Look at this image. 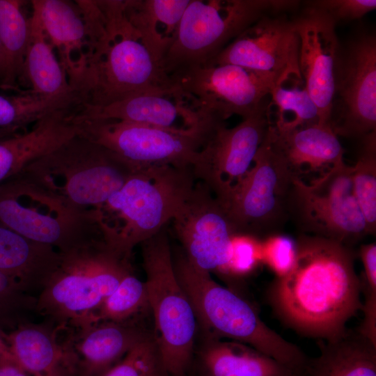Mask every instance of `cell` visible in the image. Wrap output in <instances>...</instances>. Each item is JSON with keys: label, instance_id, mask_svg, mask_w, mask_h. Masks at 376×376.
Returning <instances> with one entry per match:
<instances>
[{"label": "cell", "instance_id": "obj_1", "mask_svg": "<svg viewBox=\"0 0 376 376\" xmlns=\"http://www.w3.org/2000/svg\"><path fill=\"white\" fill-rule=\"evenodd\" d=\"M354 258L352 247L301 233L292 267L268 288L274 313L304 336L330 340L342 336L363 306Z\"/></svg>", "mask_w": 376, "mask_h": 376}, {"label": "cell", "instance_id": "obj_2", "mask_svg": "<svg viewBox=\"0 0 376 376\" xmlns=\"http://www.w3.org/2000/svg\"><path fill=\"white\" fill-rule=\"evenodd\" d=\"M107 38L68 81L82 107L107 105L173 84L161 62L127 19L123 0H102Z\"/></svg>", "mask_w": 376, "mask_h": 376}, {"label": "cell", "instance_id": "obj_3", "mask_svg": "<svg viewBox=\"0 0 376 376\" xmlns=\"http://www.w3.org/2000/svg\"><path fill=\"white\" fill-rule=\"evenodd\" d=\"M196 182L192 168L151 166L135 171L95 208L107 244L130 258L132 250L171 221Z\"/></svg>", "mask_w": 376, "mask_h": 376}, {"label": "cell", "instance_id": "obj_4", "mask_svg": "<svg viewBox=\"0 0 376 376\" xmlns=\"http://www.w3.org/2000/svg\"><path fill=\"white\" fill-rule=\"evenodd\" d=\"M59 253L58 266L36 297V312L57 328L81 329L91 325L94 313L132 272L130 258L113 250L102 233Z\"/></svg>", "mask_w": 376, "mask_h": 376}, {"label": "cell", "instance_id": "obj_5", "mask_svg": "<svg viewBox=\"0 0 376 376\" xmlns=\"http://www.w3.org/2000/svg\"><path fill=\"white\" fill-rule=\"evenodd\" d=\"M173 263L206 338L248 345L292 371L304 363L307 357L302 350L269 327L246 300L196 268L183 251L173 256Z\"/></svg>", "mask_w": 376, "mask_h": 376}, {"label": "cell", "instance_id": "obj_6", "mask_svg": "<svg viewBox=\"0 0 376 376\" xmlns=\"http://www.w3.org/2000/svg\"><path fill=\"white\" fill-rule=\"evenodd\" d=\"M135 171L107 148L77 134L16 176L84 212L104 203Z\"/></svg>", "mask_w": 376, "mask_h": 376}, {"label": "cell", "instance_id": "obj_7", "mask_svg": "<svg viewBox=\"0 0 376 376\" xmlns=\"http://www.w3.org/2000/svg\"><path fill=\"white\" fill-rule=\"evenodd\" d=\"M298 1L190 0L176 38L162 61L170 75L210 64L246 28L263 16L295 9Z\"/></svg>", "mask_w": 376, "mask_h": 376}, {"label": "cell", "instance_id": "obj_8", "mask_svg": "<svg viewBox=\"0 0 376 376\" xmlns=\"http://www.w3.org/2000/svg\"><path fill=\"white\" fill-rule=\"evenodd\" d=\"M141 245L153 335L170 376H185L194 353L196 318L177 279L166 226Z\"/></svg>", "mask_w": 376, "mask_h": 376}, {"label": "cell", "instance_id": "obj_9", "mask_svg": "<svg viewBox=\"0 0 376 376\" xmlns=\"http://www.w3.org/2000/svg\"><path fill=\"white\" fill-rule=\"evenodd\" d=\"M0 223L65 252L102 233L95 210H75L15 176L0 184Z\"/></svg>", "mask_w": 376, "mask_h": 376}, {"label": "cell", "instance_id": "obj_10", "mask_svg": "<svg viewBox=\"0 0 376 376\" xmlns=\"http://www.w3.org/2000/svg\"><path fill=\"white\" fill-rule=\"evenodd\" d=\"M352 166L344 160L306 182L295 178L288 202V217L301 233L352 246L368 235L355 198Z\"/></svg>", "mask_w": 376, "mask_h": 376}, {"label": "cell", "instance_id": "obj_11", "mask_svg": "<svg viewBox=\"0 0 376 376\" xmlns=\"http://www.w3.org/2000/svg\"><path fill=\"white\" fill-rule=\"evenodd\" d=\"M295 178L265 136L251 169L220 201L236 233L261 240L279 233L289 218L288 196Z\"/></svg>", "mask_w": 376, "mask_h": 376}, {"label": "cell", "instance_id": "obj_12", "mask_svg": "<svg viewBox=\"0 0 376 376\" xmlns=\"http://www.w3.org/2000/svg\"><path fill=\"white\" fill-rule=\"evenodd\" d=\"M77 134L116 155L135 170L151 166L191 167L217 123L191 133L100 119H73Z\"/></svg>", "mask_w": 376, "mask_h": 376}, {"label": "cell", "instance_id": "obj_13", "mask_svg": "<svg viewBox=\"0 0 376 376\" xmlns=\"http://www.w3.org/2000/svg\"><path fill=\"white\" fill-rule=\"evenodd\" d=\"M173 84L194 97L203 111L224 122L233 115L248 118L267 105L277 81L229 63H211L175 72Z\"/></svg>", "mask_w": 376, "mask_h": 376}, {"label": "cell", "instance_id": "obj_14", "mask_svg": "<svg viewBox=\"0 0 376 376\" xmlns=\"http://www.w3.org/2000/svg\"><path fill=\"white\" fill-rule=\"evenodd\" d=\"M329 126L338 136L376 132V37L362 33L341 46Z\"/></svg>", "mask_w": 376, "mask_h": 376}, {"label": "cell", "instance_id": "obj_15", "mask_svg": "<svg viewBox=\"0 0 376 376\" xmlns=\"http://www.w3.org/2000/svg\"><path fill=\"white\" fill-rule=\"evenodd\" d=\"M268 105L228 128L218 123L201 149L192 170L219 201H224L251 169L267 133Z\"/></svg>", "mask_w": 376, "mask_h": 376}, {"label": "cell", "instance_id": "obj_16", "mask_svg": "<svg viewBox=\"0 0 376 376\" xmlns=\"http://www.w3.org/2000/svg\"><path fill=\"white\" fill-rule=\"evenodd\" d=\"M172 222L189 261L201 270L223 275L237 233L224 207L203 182L196 180Z\"/></svg>", "mask_w": 376, "mask_h": 376}, {"label": "cell", "instance_id": "obj_17", "mask_svg": "<svg viewBox=\"0 0 376 376\" xmlns=\"http://www.w3.org/2000/svg\"><path fill=\"white\" fill-rule=\"evenodd\" d=\"M73 119L125 121L179 133L196 132L222 122L206 114L194 97L174 84L102 107H79Z\"/></svg>", "mask_w": 376, "mask_h": 376}, {"label": "cell", "instance_id": "obj_18", "mask_svg": "<svg viewBox=\"0 0 376 376\" xmlns=\"http://www.w3.org/2000/svg\"><path fill=\"white\" fill-rule=\"evenodd\" d=\"M284 14H268L257 20L230 42L211 63L239 65L277 81L288 74L301 73L299 36L293 19Z\"/></svg>", "mask_w": 376, "mask_h": 376}, {"label": "cell", "instance_id": "obj_19", "mask_svg": "<svg viewBox=\"0 0 376 376\" xmlns=\"http://www.w3.org/2000/svg\"><path fill=\"white\" fill-rule=\"evenodd\" d=\"M292 19L299 40V71L319 111L320 124L329 125L341 50L336 24L325 14L309 6Z\"/></svg>", "mask_w": 376, "mask_h": 376}, {"label": "cell", "instance_id": "obj_20", "mask_svg": "<svg viewBox=\"0 0 376 376\" xmlns=\"http://www.w3.org/2000/svg\"><path fill=\"white\" fill-rule=\"evenodd\" d=\"M266 138L297 178L311 173L320 175L344 160L345 150L328 125L283 128L270 123Z\"/></svg>", "mask_w": 376, "mask_h": 376}, {"label": "cell", "instance_id": "obj_21", "mask_svg": "<svg viewBox=\"0 0 376 376\" xmlns=\"http://www.w3.org/2000/svg\"><path fill=\"white\" fill-rule=\"evenodd\" d=\"M65 345L77 376H100L149 334L131 320L100 322L77 329Z\"/></svg>", "mask_w": 376, "mask_h": 376}, {"label": "cell", "instance_id": "obj_22", "mask_svg": "<svg viewBox=\"0 0 376 376\" xmlns=\"http://www.w3.org/2000/svg\"><path fill=\"white\" fill-rule=\"evenodd\" d=\"M74 108L52 111L33 124L30 130L0 139V184L77 134L72 120Z\"/></svg>", "mask_w": 376, "mask_h": 376}, {"label": "cell", "instance_id": "obj_23", "mask_svg": "<svg viewBox=\"0 0 376 376\" xmlns=\"http://www.w3.org/2000/svg\"><path fill=\"white\" fill-rule=\"evenodd\" d=\"M61 260L58 251L29 240L0 223V272L32 295L42 290Z\"/></svg>", "mask_w": 376, "mask_h": 376}, {"label": "cell", "instance_id": "obj_24", "mask_svg": "<svg viewBox=\"0 0 376 376\" xmlns=\"http://www.w3.org/2000/svg\"><path fill=\"white\" fill-rule=\"evenodd\" d=\"M31 3L48 41L58 51L68 78L81 66L88 49L87 30L79 7L65 0H33Z\"/></svg>", "mask_w": 376, "mask_h": 376}, {"label": "cell", "instance_id": "obj_25", "mask_svg": "<svg viewBox=\"0 0 376 376\" xmlns=\"http://www.w3.org/2000/svg\"><path fill=\"white\" fill-rule=\"evenodd\" d=\"M320 354L306 358L292 376H376V345L357 330L318 340Z\"/></svg>", "mask_w": 376, "mask_h": 376}, {"label": "cell", "instance_id": "obj_26", "mask_svg": "<svg viewBox=\"0 0 376 376\" xmlns=\"http://www.w3.org/2000/svg\"><path fill=\"white\" fill-rule=\"evenodd\" d=\"M15 361L29 376H71L75 366L65 345L42 325L21 324L5 334Z\"/></svg>", "mask_w": 376, "mask_h": 376}, {"label": "cell", "instance_id": "obj_27", "mask_svg": "<svg viewBox=\"0 0 376 376\" xmlns=\"http://www.w3.org/2000/svg\"><path fill=\"white\" fill-rule=\"evenodd\" d=\"M202 376H292V370L252 347L206 338L199 354Z\"/></svg>", "mask_w": 376, "mask_h": 376}, {"label": "cell", "instance_id": "obj_28", "mask_svg": "<svg viewBox=\"0 0 376 376\" xmlns=\"http://www.w3.org/2000/svg\"><path fill=\"white\" fill-rule=\"evenodd\" d=\"M189 2L190 0H123L127 19L161 63L176 38Z\"/></svg>", "mask_w": 376, "mask_h": 376}, {"label": "cell", "instance_id": "obj_29", "mask_svg": "<svg viewBox=\"0 0 376 376\" xmlns=\"http://www.w3.org/2000/svg\"><path fill=\"white\" fill-rule=\"evenodd\" d=\"M33 93L47 97L70 94V87L65 70L54 53L37 14L30 17V35L26 51L24 80Z\"/></svg>", "mask_w": 376, "mask_h": 376}, {"label": "cell", "instance_id": "obj_30", "mask_svg": "<svg viewBox=\"0 0 376 376\" xmlns=\"http://www.w3.org/2000/svg\"><path fill=\"white\" fill-rule=\"evenodd\" d=\"M19 0H0V43L2 67L0 88L17 91L24 80V63L30 35V17Z\"/></svg>", "mask_w": 376, "mask_h": 376}, {"label": "cell", "instance_id": "obj_31", "mask_svg": "<svg viewBox=\"0 0 376 376\" xmlns=\"http://www.w3.org/2000/svg\"><path fill=\"white\" fill-rule=\"evenodd\" d=\"M270 123L291 128L320 124V113L301 73H290L279 79L270 93Z\"/></svg>", "mask_w": 376, "mask_h": 376}, {"label": "cell", "instance_id": "obj_32", "mask_svg": "<svg viewBox=\"0 0 376 376\" xmlns=\"http://www.w3.org/2000/svg\"><path fill=\"white\" fill-rule=\"evenodd\" d=\"M78 104L74 92L53 97L38 95L30 89H20L13 95L0 94V129L24 132L26 126L35 124L47 114Z\"/></svg>", "mask_w": 376, "mask_h": 376}, {"label": "cell", "instance_id": "obj_33", "mask_svg": "<svg viewBox=\"0 0 376 376\" xmlns=\"http://www.w3.org/2000/svg\"><path fill=\"white\" fill-rule=\"evenodd\" d=\"M358 159L352 166L354 195L365 220L368 235L376 231V132L361 139Z\"/></svg>", "mask_w": 376, "mask_h": 376}, {"label": "cell", "instance_id": "obj_34", "mask_svg": "<svg viewBox=\"0 0 376 376\" xmlns=\"http://www.w3.org/2000/svg\"><path fill=\"white\" fill-rule=\"evenodd\" d=\"M148 306L145 282L132 272L125 276L93 315L91 324L100 322H125Z\"/></svg>", "mask_w": 376, "mask_h": 376}, {"label": "cell", "instance_id": "obj_35", "mask_svg": "<svg viewBox=\"0 0 376 376\" xmlns=\"http://www.w3.org/2000/svg\"><path fill=\"white\" fill-rule=\"evenodd\" d=\"M100 376H170L153 335L137 343L116 364Z\"/></svg>", "mask_w": 376, "mask_h": 376}, {"label": "cell", "instance_id": "obj_36", "mask_svg": "<svg viewBox=\"0 0 376 376\" xmlns=\"http://www.w3.org/2000/svg\"><path fill=\"white\" fill-rule=\"evenodd\" d=\"M262 258V240L255 236L235 233L231 239L229 260L222 276L242 278L253 272Z\"/></svg>", "mask_w": 376, "mask_h": 376}, {"label": "cell", "instance_id": "obj_37", "mask_svg": "<svg viewBox=\"0 0 376 376\" xmlns=\"http://www.w3.org/2000/svg\"><path fill=\"white\" fill-rule=\"evenodd\" d=\"M296 256V240L276 233L262 240L263 262L280 276L292 267Z\"/></svg>", "mask_w": 376, "mask_h": 376}, {"label": "cell", "instance_id": "obj_38", "mask_svg": "<svg viewBox=\"0 0 376 376\" xmlns=\"http://www.w3.org/2000/svg\"><path fill=\"white\" fill-rule=\"evenodd\" d=\"M306 3L307 6L325 14L336 25L359 19L376 8L375 0H318Z\"/></svg>", "mask_w": 376, "mask_h": 376}, {"label": "cell", "instance_id": "obj_39", "mask_svg": "<svg viewBox=\"0 0 376 376\" xmlns=\"http://www.w3.org/2000/svg\"><path fill=\"white\" fill-rule=\"evenodd\" d=\"M36 300L18 281L0 272V316L36 311Z\"/></svg>", "mask_w": 376, "mask_h": 376}, {"label": "cell", "instance_id": "obj_40", "mask_svg": "<svg viewBox=\"0 0 376 376\" xmlns=\"http://www.w3.org/2000/svg\"><path fill=\"white\" fill-rule=\"evenodd\" d=\"M361 292L365 296L361 309L364 313V319L357 330L376 345V291L361 286Z\"/></svg>", "mask_w": 376, "mask_h": 376}, {"label": "cell", "instance_id": "obj_41", "mask_svg": "<svg viewBox=\"0 0 376 376\" xmlns=\"http://www.w3.org/2000/svg\"><path fill=\"white\" fill-rule=\"evenodd\" d=\"M359 255L363 266V274L362 278H360L361 285L376 291L375 242L361 245Z\"/></svg>", "mask_w": 376, "mask_h": 376}, {"label": "cell", "instance_id": "obj_42", "mask_svg": "<svg viewBox=\"0 0 376 376\" xmlns=\"http://www.w3.org/2000/svg\"><path fill=\"white\" fill-rule=\"evenodd\" d=\"M0 376H29L15 361L0 363Z\"/></svg>", "mask_w": 376, "mask_h": 376}, {"label": "cell", "instance_id": "obj_43", "mask_svg": "<svg viewBox=\"0 0 376 376\" xmlns=\"http://www.w3.org/2000/svg\"><path fill=\"white\" fill-rule=\"evenodd\" d=\"M6 361H15V360L6 340L4 334L0 330V363Z\"/></svg>", "mask_w": 376, "mask_h": 376}, {"label": "cell", "instance_id": "obj_44", "mask_svg": "<svg viewBox=\"0 0 376 376\" xmlns=\"http://www.w3.org/2000/svg\"><path fill=\"white\" fill-rule=\"evenodd\" d=\"M17 133H19V130L15 129H0V139L11 136Z\"/></svg>", "mask_w": 376, "mask_h": 376}, {"label": "cell", "instance_id": "obj_45", "mask_svg": "<svg viewBox=\"0 0 376 376\" xmlns=\"http://www.w3.org/2000/svg\"><path fill=\"white\" fill-rule=\"evenodd\" d=\"M1 67H2V54H1V43H0V77H1Z\"/></svg>", "mask_w": 376, "mask_h": 376}]
</instances>
